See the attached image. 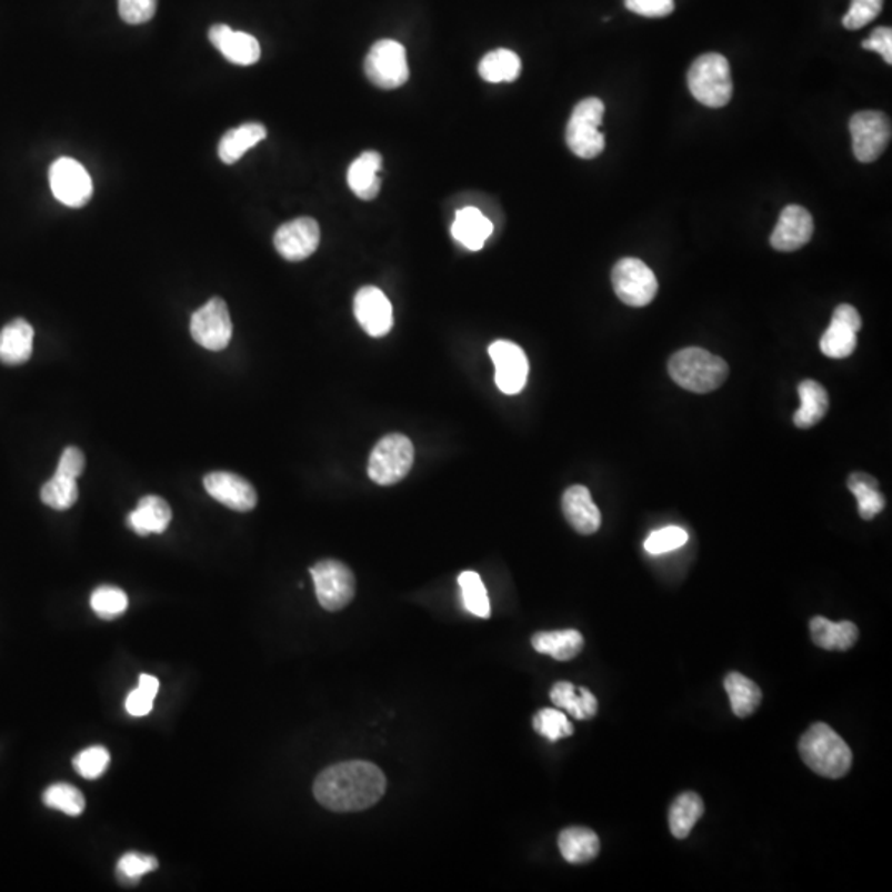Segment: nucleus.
<instances>
[{
	"label": "nucleus",
	"mask_w": 892,
	"mask_h": 892,
	"mask_svg": "<svg viewBox=\"0 0 892 892\" xmlns=\"http://www.w3.org/2000/svg\"><path fill=\"white\" fill-rule=\"evenodd\" d=\"M612 283L619 300L632 308L648 307L658 293L657 277L638 258H622L613 267Z\"/></svg>",
	"instance_id": "6e6552de"
},
{
	"label": "nucleus",
	"mask_w": 892,
	"mask_h": 892,
	"mask_svg": "<svg viewBox=\"0 0 892 892\" xmlns=\"http://www.w3.org/2000/svg\"><path fill=\"white\" fill-rule=\"evenodd\" d=\"M860 313L851 304H840L833 311L829 329L820 339V349L831 359H846L856 351L858 332L861 331Z\"/></svg>",
	"instance_id": "ddd939ff"
},
{
	"label": "nucleus",
	"mask_w": 892,
	"mask_h": 892,
	"mask_svg": "<svg viewBox=\"0 0 892 892\" xmlns=\"http://www.w3.org/2000/svg\"><path fill=\"white\" fill-rule=\"evenodd\" d=\"M381 169L382 156L379 152H362L349 168V188L359 199L374 200L379 196V191H381V179H379Z\"/></svg>",
	"instance_id": "b1692460"
},
{
	"label": "nucleus",
	"mask_w": 892,
	"mask_h": 892,
	"mask_svg": "<svg viewBox=\"0 0 892 892\" xmlns=\"http://www.w3.org/2000/svg\"><path fill=\"white\" fill-rule=\"evenodd\" d=\"M158 9V0H118L120 17L131 26L149 22Z\"/></svg>",
	"instance_id": "c03bdc74"
},
{
	"label": "nucleus",
	"mask_w": 892,
	"mask_h": 892,
	"mask_svg": "<svg viewBox=\"0 0 892 892\" xmlns=\"http://www.w3.org/2000/svg\"><path fill=\"white\" fill-rule=\"evenodd\" d=\"M172 511L166 500L159 497H144L138 508L129 512L128 525L139 535L162 534L171 524Z\"/></svg>",
	"instance_id": "5701e85b"
},
{
	"label": "nucleus",
	"mask_w": 892,
	"mask_h": 892,
	"mask_svg": "<svg viewBox=\"0 0 892 892\" xmlns=\"http://www.w3.org/2000/svg\"><path fill=\"white\" fill-rule=\"evenodd\" d=\"M385 789V775L378 765L351 761L322 770L314 780L313 792L324 809L348 813L371 809Z\"/></svg>",
	"instance_id": "f257e3e1"
},
{
	"label": "nucleus",
	"mask_w": 892,
	"mask_h": 892,
	"mask_svg": "<svg viewBox=\"0 0 892 892\" xmlns=\"http://www.w3.org/2000/svg\"><path fill=\"white\" fill-rule=\"evenodd\" d=\"M43 803L49 809L59 810L70 816H80L87 806L83 793L77 786L68 785V783H56V785L49 786L43 793Z\"/></svg>",
	"instance_id": "e433bc0d"
},
{
	"label": "nucleus",
	"mask_w": 892,
	"mask_h": 892,
	"mask_svg": "<svg viewBox=\"0 0 892 892\" xmlns=\"http://www.w3.org/2000/svg\"><path fill=\"white\" fill-rule=\"evenodd\" d=\"M159 863L154 856L142 853H128L118 861L117 880L123 886H134L144 874L158 870Z\"/></svg>",
	"instance_id": "ea45409f"
},
{
	"label": "nucleus",
	"mask_w": 892,
	"mask_h": 892,
	"mask_svg": "<svg viewBox=\"0 0 892 892\" xmlns=\"http://www.w3.org/2000/svg\"><path fill=\"white\" fill-rule=\"evenodd\" d=\"M854 158L863 164L876 161L891 141V120L881 111H860L850 120Z\"/></svg>",
	"instance_id": "1a4fd4ad"
},
{
	"label": "nucleus",
	"mask_w": 892,
	"mask_h": 892,
	"mask_svg": "<svg viewBox=\"0 0 892 892\" xmlns=\"http://www.w3.org/2000/svg\"><path fill=\"white\" fill-rule=\"evenodd\" d=\"M365 74L375 87L393 90L402 87L410 77L407 52L395 40H379L365 57Z\"/></svg>",
	"instance_id": "9d476101"
},
{
	"label": "nucleus",
	"mask_w": 892,
	"mask_h": 892,
	"mask_svg": "<svg viewBox=\"0 0 892 892\" xmlns=\"http://www.w3.org/2000/svg\"><path fill=\"white\" fill-rule=\"evenodd\" d=\"M413 458L415 450L410 439L402 433H390L372 450L369 477L381 487L399 483L412 470Z\"/></svg>",
	"instance_id": "423d86ee"
},
{
	"label": "nucleus",
	"mask_w": 892,
	"mask_h": 892,
	"mask_svg": "<svg viewBox=\"0 0 892 892\" xmlns=\"http://www.w3.org/2000/svg\"><path fill=\"white\" fill-rule=\"evenodd\" d=\"M848 488L858 501V511L864 521L876 518L886 508V498L881 494L880 483L871 474L858 471L848 478Z\"/></svg>",
	"instance_id": "7c9ffc66"
},
{
	"label": "nucleus",
	"mask_w": 892,
	"mask_h": 892,
	"mask_svg": "<svg viewBox=\"0 0 892 892\" xmlns=\"http://www.w3.org/2000/svg\"><path fill=\"white\" fill-rule=\"evenodd\" d=\"M704 813V802L698 793L684 792L671 803L670 830L678 840L690 836L691 830Z\"/></svg>",
	"instance_id": "473e14b6"
},
{
	"label": "nucleus",
	"mask_w": 892,
	"mask_h": 892,
	"mask_svg": "<svg viewBox=\"0 0 892 892\" xmlns=\"http://www.w3.org/2000/svg\"><path fill=\"white\" fill-rule=\"evenodd\" d=\"M203 487L213 500L225 504L230 510L249 512L257 507L255 488L239 474L229 473V471H213L203 478Z\"/></svg>",
	"instance_id": "f3484780"
},
{
	"label": "nucleus",
	"mask_w": 892,
	"mask_h": 892,
	"mask_svg": "<svg viewBox=\"0 0 892 892\" xmlns=\"http://www.w3.org/2000/svg\"><path fill=\"white\" fill-rule=\"evenodd\" d=\"M209 40L230 63L249 67L260 60V43L250 33L237 32L229 26L217 23V26L210 27Z\"/></svg>",
	"instance_id": "6ab92c4d"
},
{
	"label": "nucleus",
	"mask_w": 892,
	"mask_h": 892,
	"mask_svg": "<svg viewBox=\"0 0 892 892\" xmlns=\"http://www.w3.org/2000/svg\"><path fill=\"white\" fill-rule=\"evenodd\" d=\"M451 233L461 245L478 252L493 235V223L477 207H464V209L458 210Z\"/></svg>",
	"instance_id": "4be33fe9"
},
{
	"label": "nucleus",
	"mask_w": 892,
	"mask_h": 892,
	"mask_svg": "<svg viewBox=\"0 0 892 892\" xmlns=\"http://www.w3.org/2000/svg\"><path fill=\"white\" fill-rule=\"evenodd\" d=\"M688 87L704 107H725L732 98L731 64L719 53L701 56L688 71Z\"/></svg>",
	"instance_id": "20e7f679"
},
{
	"label": "nucleus",
	"mask_w": 892,
	"mask_h": 892,
	"mask_svg": "<svg viewBox=\"0 0 892 892\" xmlns=\"http://www.w3.org/2000/svg\"><path fill=\"white\" fill-rule=\"evenodd\" d=\"M532 725H534V731L539 735L551 742H558L574 734V725L571 724L568 715L558 711V709L545 708L535 712Z\"/></svg>",
	"instance_id": "58836bf2"
},
{
	"label": "nucleus",
	"mask_w": 892,
	"mask_h": 892,
	"mask_svg": "<svg viewBox=\"0 0 892 892\" xmlns=\"http://www.w3.org/2000/svg\"><path fill=\"white\" fill-rule=\"evenodd\" d=\"M671 379L694 393H709L728 381L729 365L724 359L701 348L678 351L668 364Z\"/></svg>",
	"instance_id": "7ed1b4c3"
},
{
	"label": "nucleus",
	"mask_w": 892,
	"mask_h": 892,
	"mask_svg": "<svg viewBox=\"0 0 892 892\" xmlns=\"http://www.w3.org/2000/svg\"><path fill=\"white\" fill-rule=\"evenodd\" d=\"M724 690L731 700L732 712L738 718H749L758 711L762 702V691L754 681L741 673H729L724 680Z\"/></svg>",
	"instance_id": "2f4dec72"
},
{
	"label": "nucleus",
	"mask_w": 892,
	"mask_h": 892,
	"mask_svg": "<svg viewBox=\"0 0 892 892\" xmlns=\"http://www.w3.org/2000/svg\"><path fill=\"white\" fill-rule=\"evenodd\" d=\"M551 701L579 721L595 718L599 711L597 698L587 688H575L569 681H559L552 686Z\"/></svg>",
	"instance_id": "cd10ccee"
},
{
	"label": "nucleus",
	"mask_w": 892,
	"mask_h": 892,
	"mask_svg": "<svg viewBox=\"0 0 892 892\" xmlns=\"http://www.w3.org/2000/svg\"><path fill=\"white\" fill-rule=\"evenodd\" d=\"M84 460L83 451L77 447H68L64 448L62 457H60L59 467H57V474H62V477L73 478L77 480L84 470Z\"/></svg>",
	"instance_id": "49530a36"
},
{
	"label": "nucleus",
	"mask_w": 892,
	"mask_h": 892,
	"mask_svg": "<svg viewBox=\"0 0 892 892\" xmlns=\"http://www.w3.org/2000/svg\"><path fill=\"white\" fill-rule=\"evenodd\" d=\"M458 583H460L461 600H463L464 609L473 613L474 617H480V619H490V599H488V592L484 589L481 577L477 572L467 571L458 577Z\"/></svg>",
	"instance_id": "f704fd0d"
},
{
	"label": "nucleus",
	"mask_w": 892,
	"mask_h": 892,
	"mask_svg": "<svg viewBox=\"0 0 892 892\" xmlns=\"http://www.w3.org/2000/svg\"><path fill=\"white\" fill-rule=\"evenodd\" d=\"M863 49L873 50L883 57L884 62L892 64V30L890 27H878L863 42Z\"/></svg>",
	"instance_id": "de8ad7c7"
},
{
	"label": "nucleus",
	"mask_w": 892,
	"mask_h": 892,
	"mask_svg": "<svg viewBox=\"0 0 892 892\" xmlns=\"http://www.w3.org/2000/svg\"><path fill=\"white\" fill-rule=\"evenodd\" d=\"M478 70L481 78L490 83H511L521 74V59L512 50H494L483 57Z\"/></svg>",
	"instance_id": "72a5a7b5"
},
{
	"label": "nucleus",
	"mask_w": 892,
	"mask_h": 892,
	"mask_svg": "<svg viewBox=\"0 0 892 892\" xmlns=\"http://www.w3.org/2000/svg\"><path fill=\"white\" fill-rule=\"evenodd\" d=\"M559 850L568 863H589L599 856L600 840L595 831L585 826H571L559 834Z\"/></svg>",
	"instance_id": "bb28decb"
},
{
	"label": "nucleus",
	"mask_w": 892,
	"mask_h": 892,
	"mask_svg": "<svg viewBox=\"0 0 892 892\" xmlns=\"http://www.w3.org/2000/svg\"><path fill=\"white\" fill-rule=\"evenodd\" d=\"M799 395L802 405L793 415L796 429H812L822 422L830 409L829 392L822 383L806 379L799 385Z\"/></svg>",
	"instance_id": "a878e982"
},
{
	"label": "nucleus",
	"mask_w": 892,
	"mask_h": 892,
	"mask_svg": "<svg viewBox=\"0 0 892 892\" xmlns=\"http://www.w3.org/2000/svg\"><path fill=\"white\" fill-rule=\"evenodd\" d=\"M625 7L637 16L661 19L673 13L674 0H625Z\"/></svg>",
	"instance_id": "a18cd8bd"
},
{
	"label": "nucleus",
	"mask_w": 892,
	"mask_h": 892,
	"mask_svg": "<svg viewBox=\"0 0 892 892\" xmlns=\"http://www.w3.org/2000/svg\"><path fill=\"white\" fill-rule=\"evenodd\" d=\"M40 498H42V503L52 510H70L78 500L77 480L56 473L43 484Z\"/></svg>",
	"instance_id": "c9c22d12"
},
{
	"label": "nucleus",
	"mask_w": 892,
	"mask_h": 892,
	"mask_svg": "<svg viewBox=\"0 0 892 892\" xmlns=\"http://www.w3.org/2000/svg\"><path fill=\"white\" fill-rule=\"evenodd\" d=\"M124 708H127V711L132 718H142V715H148L149 712L152 711V708H154V696L136 688L134 691L129 693L127 702H124Z\"/></svg>",
	"instance_id": "09e8293b"
},
{
	"label": "nucleus",
	"mask_w": 892,
	"mask_h": 892,
	"mask_svg": "<svg viewBox=\"0 0 892 892\" xmlns=\"http://www.w3.org/2000/svg\"><path fill=\"white\" fill-rule=\"evenodd\" d=\"M110 765V752L101 745L84 749L73 759V766L83 779L94 780L103 775Z\"/></svg>",
	"instance_id": "79ce46f5"
},
{
	"label": "nucleus",
	"mask_w": 892,
	"mask_h": 892,
	"mask_svg": "<svg viewBox=\"0 0 892 892\" xmlns=\"http://www.w3.org/2000/svg\"><path fill=\"white\" fill-rule=\"evenodd\" d=\"M321 232L317 220L300 217L284 223L274 233V249L288 261H303L313 255L319 247Z\"/></svg>",
	"instance_id": "4468645a"
},
{
	"label": "nucleus",
	"mask_w": 892,
	"mask_h": 892,
	"mask_svg": "<svg viewBox=\"0 0 892 892\" xmlns=\"http://www.w3.org/2000/svg\"><path fill=\"white\" fill-rule=\"evenodd\" d=\"M267 138V128L261 123H245L242 127L230 129L220 139L219 156L225 164H235L247 151L255 148L258 142Z\"/></svg>",
	"instance_id": "c85d7f7f"
},
{
	"label": "nucleus",
	"mask_w": 892,
	"mask_h": 892,
	"mask_svg": "<svg viewBox=\"0 0 892 892\" xmlns=\"http://www.w3.org/2000/svg\"><path fill=\"white\" fill-rule=\"evenodd\" d=\"M91 609L100 619L114 620L128 610V595L113 585H101L91 593Z\"/></svg>",
	"instance_id": "4c0bfd02"
},
{
	"label": "nucleus",
	"mask_w": 892,
	"mask_h": 892,
	"mask_svg": "<svg viewBox=\"0 0 892 892\" xmlns=\"http://www.w3.org/2000/svg\"><path fill=\"white\" fill-rule=\"evenodd\" d=\"M810 633L813 643L823 650L848 651L856 644L860 638V630L853 622L833 623L825 617H813L810 620Z\"/></svg>",
	"instance_id": "393cba45"
},
{
	"label": "nucleus",
	"mask_w": 892,
	"mask_h": 892,
	"mask_svg": "<svg viewBox=\"0 0 892 892\" xmlns=\"http://www.w3.org/2000/svg\"><path fill=\"white\" fill-rule=\"evenodd\" d=\"M490 355L497 368V385L507 395L521 392L528 382L529 361L524 351L511 341H494Z\"/></svg>",
	"instance_id": "2eb2a0df"
},
{
	"label": "nucleus",
	"mask_w": 892,
	"mask_h": 892,
	"mask_svg": "<svg viewBox=\"0 0 892 892\" xmlns=\"http://www.w3.org/2000/svg\"><path fill=\"white\" fill-rule=\"evenodd\" d=\"M191 334L197 344L209 351H223L229 345L233 325L222 298H212L192 314Z\"/></svg>",
	"instance_id": "9b49d317"
},
{
	"label": "nucleus",
	"mask_w": 892,
	"mask_h": 892,
	"mask_svg": "<svg viewBox=\"0 0 892 892\" xmlns=\"http://www.w3.org/2000/svg\"><path fill=\"white\" fill-rule=\"evenodd\" d=\"M688 539H690V535L683 528L668 525V528L651 532L647 541H644V549L651 555L667 554V552L683 548Z\"/></svg>",
	"instance_id": "a19ab883"
},
{
	"label": "nucleus",
	"mask_w": 892,
	"mask_h": 892,
	"mask_svg": "<svg viewBox=\"0 0 892 892\" xmlns=\"http://www.w3.org/2000/svg\"><path fill=\"white\" fill-rule=\"evenodd\" d=\"M138 688L156 698L159 691V680L158 678L151 676V674H141V676H139Z\"/></svg>",
	"instance_id": "8fccbe9b"
},
{
	"label": "nucleus",
	"mask_w": 892,
	"mask_h": 892,
	"mask_svg": "<svg viewBox=\"0 0 892 892\" xmlns=\"http://www.w3.org/2000/svg\"><path fill=\"white\" fill-rule=\"evenodd\" d=\"M562 511H564L569 524L579 534H595L602 524V514L593 503L592 494L582 484H575L565 491L564 498H562Z\"/></svg>",
	"instance_id": "aec40b11"
},
{
	"label": "nucleus",
	"mask_w": 892,
	"mask_h": 892,
	"mask_svg": "<svg viewBox=\"0 0 892 892\" xmlns=\"http://www.w3.org/2000/svg\"><path fill=\"white\" fill-rule=\"evenodd\" d=\"M50 188L57 200L67 207L80 209L93 196V182L87 169L71 158H60L49 172Z\"/></svg>",
	"instance_id": "f8f14e48"
},
{
	"label": "nucleus",
	"mask_w": 892,
	"mask_h": 892,
	"mask_svg": "<svg viewBox=\"0 0 892 892\" xmlns=\"http://www.w3.org/2000/svg\"><path fill=\"white\" fill-rule=\"evenodd\" d=\"M605 104L599 98H585L572 111L565 131L569 149L582 159H593L605 149V136L602 127Z\"/></svg>",
	"instance_id": "39448f33"
},
{
	"label": "nucleus",
	"mask_w": 892,
	"mask_h": 892,
	"mask_svg": "<svg viewBox=\"0 0 892 892\" xmlns=\"http://www.w3.org/2000/svg\"><path fill=\"white\" fill-rule=\"evenodd\" d=\"M883 6L884 0H851L850 10L843 17L844 29H863L880 16Z\"/></svg>",
	"instance_id": "37998d69"
},
{
	"label": "nucleus",
	"mask_w": 892,
	"mask_h": 892,
	"mask_svg": "<svg viewBox=\"0 0 892 892\" xmlns=\"http://www.w3.org/2000/svg\"><path fill=\"white\" fill-rule=\"evenodd\" d=\"M319 605L328 612H339L355 595V577L348 565L332 559L318 562L310 569Z\"/></svg>",
	"instance_id": "0eeeda50"
},
{
	"label": "nucleus",
	"mask_w": 892,
	"mask_h": 892,
	"mask_svg": "<svg viewBox=\"0 0 892 892\" xmlns=\"http://www.w3.org/2000/svg\"><path fill=\"white\" fill-rule=\"evenodd\" d=\"M354 314L361 328L372 338H383L393 325V310L389 298L375 287H364L354 298Z\"/></svg>",
	"instance_id": "a211bd4d"
},
{
	"label": "nucleus",
	"mask_w": 892,
	"mask_h": 892,
	"mask_svg": "<svg viewBox=\"0 0 892 892\" xmlns=\"http://www.w3.org/2000/svg\"><path fill=\"white\" fill-rule=\"evenodd\" d=\"M538 653L549 654L558 661L574 660L583 648L582 633L577 630H559V632L535 633L531 640Z\"/></svg>",
	"instance_id": "c756f323"
},
{
	"label": "nucleus",
	"mask_w": 892,
	"mask_h": 892,
	"mask_svg": "<svg viewBox=\"0 0 892 892\" xmlns=\"http://www.w3.org/2000/svg\"><path fill=\"white\" fill-rule=\"evenodd\" d=\"M799 752L806 766L826 779H841L853 765L850 745L823 722H816L802 735Z\"/></svg>",
	"instance_id": "f03ea898"
},
{
	"label": "nucleus",
	"mask_w": 892,
	"mask_h": 892,
	"mask_svg": "<svg viewBox=\"0 0 892 892\" xmlns=\"http://www.w3.org/2000/svg\"><path fill=\"white\" fill-rule=\"evenodd\" d=\"M815 223L812 213L800 206H786L770 235V245L776 252H796L812 240Z\"/></svg>",
	"instance_id": "dca6fc26"
},
{
	"label": "nucleus",
	"mask_w": 892,
	"mask_h": 892,
	"mask_svg": "<svg viewBox=\"0 0 892 892\" xmlns=\"http://www.w3.org/2000/svg\"><path fill=\"white\" fill-rule=\"evenodd\" d=\"M32 324L26 319L17 318L3 325L0 331V362L6 365L26 364L33 351Z\"/></svg>",
	"instance_id": "412c9836"
}]
</instances>
